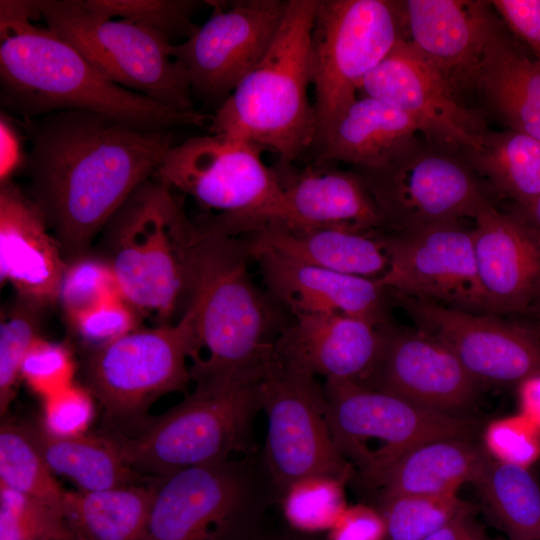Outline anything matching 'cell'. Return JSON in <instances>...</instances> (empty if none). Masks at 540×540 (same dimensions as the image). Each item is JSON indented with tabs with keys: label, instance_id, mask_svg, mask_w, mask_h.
<instances>
[{
	"label": "cell",
	"instance_id": "cell-1",
	"mask_svg": "<svg viewBox=\"0 0 540 540\" xmlns=\"http://www.w3.org/2000/svg\"><path fill=\"white\" fill-rule=\"evenodd\" d=\"M30 142L27 194L67 261L89 245L132 192L156 173L175 144L171 130L140 131L90 111L22 121Z\"/></svg>",
	"mask_w": 540,
	"mask_h": 540
},
{
	"label": "cell",
	"instance_id": "cell-2",
	"mask_svg": "<svg viewBox=\"0 0 540 540\" xmlns=\"http://www.w3.org/2000/svg\"><path fill=\"white\" fill-rule=\"evenodd\" d=\"M35 1L0 2V102L22 121L59 111H90L140 131L209 130L212 116L180 111L106 77L73 45L36 26Z\"/></svg>",
	"mask_w": 540,
	"mask_h": 540
},
{
	"label": "cell",
	"instance_id": "cell-3",
	"mask_svg": "<svg viewBox=\"0 0 540 540\" xmlns=\"http://www.w3.org/2000/svg\"><path fill=\"white\" fill-rule=\"evenodd\" d=\"M198 228L192 298L198 304L199 354L192 360L191 378L222 382L260 377L291 320L280 303L254 284L243 239Z\"/></svg>",
	"mask_w": 540,
	"mask_h": 540
},
{
	"label": "cell",
	"instance_id": "cell-4",
	"mask_svg": "<svg viewBox=\"0 0 540 540\" xmlns=\"http://www.w3.org/2000/svg\"><path fill=\"white\" fill-rule=\"evenodd\" d=\"M173 189L143 182L103 228L106 255L122 298L139 314L166 324L194 290L199 228Z\"/></svg>",
	"mask_w": 540,
	"mask_h": 540
},
{
	"label": "cell",
	"instance_id": "cell-5",
	"mask_svg": "<svg viewBox=\"0 0 540 540\" xmlns=\"http://www.w3.org/2000/svg\"><path fill=\"white\" fill-rule=\"evenodd\" d=\"M319 0H288L280 28L260 62L212 115L209 131L251 142L292 165L314 146L308 98L311 35Z\"/></svg>",
	"mask_w": 540,
	"mask_h": 540
},
{
	"label": "cell",
	"instance_id": "cell-6",
	"mask_svg": "<svg viewBox=\"0 0 540 540\" xmlns=\"http://www.w3.org/2000/svg\"><path fill=\"white\" fill-rule=\"evenodd\" d=\"M260 379L196 382L191 394L163 414L104 423L100 435L134 471L150 478L229 460L251 442L261 410Z\"/></svg>",
	"mask_w": 540,
	"mask_h": 540
},
{
	"label": "cell",
	"instance_id": "cell-7",
	"mask_svg": "<svg viewBox=\"0 0 540 540\" xmlns=\"http://www.w3.org/2000/svg\"><path fill=\"white\" fill-rule=\"evenodd\" d=\"M262 148L219 134L195 136L174 144L154 177L217 211L201 225L231 236L243 235L277 218L282 190Z\"/></svg>",
	"mask_w": 540,
	"mask_h": 540
},
{
	"label": "cell",
	"instance_id": "cell-8",
	"mask_svg": "<svg viewBox=\"0 0 540 540\" xmlns=\"http://www.w3.org/2000/svg\"><path fill=\"white\" fill-rule=\"evenodd\" d=\"M404 39L403 1L319 0L311 35L318 151L357 99L363 79Z\"/></svg>",
	"mask_w": 540,
	"mask_h": 540
},
{
	"label": "cell",
	"instance_id": "cell-9",
	"mask_svg": "<svg viewBox=\"0 0 540 540\" xmlns=\"http://www.w3.org/2000/svg\"><path fill=\"white\" fill-rule=\"evenodd\" d=\"M323 391L337 449L373 487L414 447L438 438H473L480 426L470 416L436 412L350 380L327 379Z\"/></svg>",
	"mask_w": 540,
	"mask_h": 540
},
{
	"label": "cell",
	"instance_id": "cell-10",
	"mask_svg": "<svg viewBox=\"0 0 540 540\" xmlns=\"http://www.w3.org/2000/svg\"><path fill=\"white\" fill-rule=\"evenodd\" d=\"M46 27L114 83L180 111H195L188 76L164 35L124 19L99 17L79 0H39Z\"/></svg>",
	"mask_w": 540,
	"mask_h": 540
},
{
	"label": "cell",
	"instance_id": "cell-11",
	"mask_svg": "<svg viewBox=\"0 0 540 540\" xmlns=\"http://www.w3.org/2000/svg\"><path fill=\"white\" fill-rule=\"evenodd\" d=\"M197 315L191 298L177 323L137 328L91 351L84 368L86 389L104 407V423L143 417L158 398L186 388L192 380L187 359L199 354Z\"/></svg>",
	"mask_w": 540,
	"mask_h": 540
},
{
	"label": "cell",
	"instance_id": "cell-12",
	"mask_svg": "<svg viewBox=\"0 0 540 540\" xmlns=\"http://www.w3.org/2000/svg\"><path fill=\"white\" fill-rule=\"evenodd\" d=\"M270 490L263 464L250 459L157 477L147 540H242Z\"/></svg>",
	"mask_w": 540,
	"mask_h": 540
},
{
	"label": "cell",
	"instance_id": "cell-13",
	"mask_svg": "<svg viewBox=\"0 0 540 540\" xmlns=\"http://www.w3.org/2000/svg\"><path fill=\"white\" fill-rule=\"evenodd\" d=\"M354 170L394 232L459 223L490 202L463 151L426 138L378 167Z\"/></svg>",
	"mask_w": 540,
	"mask_h": 540
},
{
	"label": "cell",
	"instance_id": "cell-14",
	"mask_svg": "<svg viewBox=\"0 0 540 540\" xmlns=\"http://www.w3.org/2000/svg\"><path fill=\"white\" fill-rule=\"evenodd\" d=\"M259 393L267 418L262 464L275 495L310 475L351 479L355 470L334 443L323 386L314 375L285 362L273 348Z\"/></svg>",
	"mask_w": 540,
	"mask_h": 540
},
{
	"label": "cell",
	"instance_id": "cell-15",
	"mask_svg": "<svg viewBox=\"0 0 540 540\" xmlns=\"http://www.w3.org/2000/svg\"><path fill=\"white\" fill-rule=\"evenodd\" d=\"M211 16L173 56L185 70L192 96L220 105L271 46L288 0L210 2Z\"/></svg>",
	"mask_w": 540,
	"mask_h": 540
},
{
	"label": "cell",
	"instance_id": "cell-16",
	"mask_svg": "<svg viewBox=\"0 0 540 540\" xmlns=\"http://www.w3.org/2000/svg\"><path fill=\"white\" fill-rule=\"evenodd\" d=\"M388 257L377 278L389 292L449 307L487 313L474 255L472 230L459 223L383 235Z\"/></svg>",
	"mask_w": 540,
	"mask_h": 540
},
{
	"label": "cell",
	"instance_id": "cell-17",
	"mask_svg": "<svg viewBox=\"0 0 540 540\" xmlns=\"http://www.w3.org/2000/svg\"><path fill=\"white\" fill-rule=\"evenodd\" d=\"M389 293L416 327L447 345L478 383L518 385L540 374L536 332L487 313Z\"/></svg>",
	"mask_w": 540,
	"mask_h": 540
},
{
	"label": "cell",
	"instance_id": "cell-18",
	"mask_svg": "<svg viewBox=\"0 0 540 540\" xmlns=\"http://www.w3.org/2000/svg\"><path fill=\"white\" fill-rule=\"evenodd\" d=\"M359 90L407 113L424 138L465 150L480 145L483 115L408 40H400Z\"/></svg>",
	"mask_w": 540,
	"mask_h": 540
},
{
	"label": "cell",
	"instance_id": "cell-19",
	"mask_svg": "<svg viewBox=\"0 0 540 540\" xmlns=\"http://www.w3.org/2000/svg\"><path fill=\"white\" fill-rule=\"evenodd\" d=\"M378 360L360 383L424 408L456 416L473 404L479 383L451 349L416 328L382 325Z\"/></svg>",
	"mask_w": 540,
	"mask_h": 540
},
{
	"label": "cell",
	"instance_id": "cell-20",
	"mask_svg": "<svg viewBox=\"0 0 540 540\" xmlns=\"http://www.w3.org/2000/svg\"><path fill=\"white\" fill-rule=\"evenodd\" d=\"M408 41L463 94L493 38L504 29L489 1L405 0Z\"/></svg>",
	"mask_w": 540,
	"mask_h": 540
},
{
	"label": "cell",
	"instance_id": "cell-21",
	"mask_svg": "<svg viewBox=\"0 0 540 540\" xmlns=\"http://www.w3.org/2000/svg\"><path fill=\"white\" fill-rule=\"evenodd\" d=\"M472 229L477 274L487 313H519L540 295V237L491 202Z\"/></svg>",
	"mask_w": 540,
	"mask_h": 540
},
{
	"label": "cell",
	"instance_id": "cell-22",
	"mask_svg": "<svg viewBox=\"0 0 540 540\" xmlns=\"http://www.w3.org/2000/svg\"><path fill=\"white\" fill-rule=\"evenodd\" d=\"M40 208L12 179L0 183V280L37 306L58 301L67 266Z\"/></svg>",
	"mask_w": 540,
	"mask_h": 540
},
{
	"label": "cell",
	"instance_id": "cell-23",
	"mask_svg": "<svg viewBox=\"0 0 540 540\" xmlns=\"http://www.w3.org/2000/svg\"><path fill=\"white\" fill-rule=\"evenodd\" d=\"M267 292L292 316L344 315L375 325L386 321V293L377 279L336 272L266 251L249 252Z\"/></svg>",
	"mask_w": 540,
	"mask_h": 540
},
{
	"label": "cell",
	"instance_id": "cell-24",
	"mask_svg": "<svg viewBox=\"0 0 540 540\" xmlns=\"http://www.w3.org/2000/svg\"><path fill=\"white\" fill-rule=\"evenodd\" d=\"M382 325L344 315H296L274 344L285 362L314 376L363 383L382 347Z\"/></svg>",
	"mask_w": 540,
	"mask_h": 540
},
{
	"label": "cell",
	"instance_id": "cell-25",
	"mask_svg": "<svg viewBox=\"0 0 540 540\" xmlns=\"http://www.w3.org/2000/svg\"><path fill=\"white\" fill-rule=\"evenodd\" d=\"M273 168L282 190L274 221L291 226L386 229L371 192L355 170L330 168L324 163L300 170L279 164Z\"/></svg>",
	"mask_w": 540,
	"mask_h": 540
},
{
	"label": "cell",
	"instance_id": "cell-26",
	"mask_svg": "<svg viewBox=\"0 0 540 540\" xmlns=\"http://www.w3.org/2000/svg\"><path fill=\"white\" fill-rule=\"evenodd\" d=\"M384 234L345 227L266 222L245 234L248 251H266L302 264L377 279L388 267Z\"/></svg>",
	"mask_w": 540,
	"mask_h": 540
},
{
	"label": "cell",
	"instance_id": "cell-27",
	"mask_svg": "<svg viewBox=\"0 0 540 540\" xmlns=\"http://www.w3.org/2000/svg\"><path fill=\"white\" fill-rule=\"evenodd\" d=\"M471 90L508 128L540 141V61L505 29L488 45Z\"/></svg>",
	"mask_w": 540,
	"mask_h": 540
},
{
	"label": "cell",
	"instance_id": "cell-28",
	"mask_svg": "<svg viewBox=\"0 0 540 540\" xmlns=\"http://www.w3.org/2000/svg\"><path fill=\"white\" fill-rule=\"evenodd\" d=\"M418 133V126L407 113L365 95L341 117L316 163L341 161L354 168L378 167L412 143Z\"/></svg>",
	"mask_w": 540,
	"mask_h": 540
},
{
	"label": "cell",
	"instance_id": "cell-29",
	"mask_svg": "<svg viewBox=\"0 0 540 540\" xmlns=\"http://www.w3.org/2000/svg\"><path fill=\"white\" fill-rule=\"evenodd\" d=\"M488 454L472 438H438L402 455L377 481L379 499L447 496L473 483Z\"/></svg>",
	"mask_w": 540,
	"mask_h": 540
},
{
	"label": "cell",
	"instance_id": "cell-30",
	"mask_svg": "<svg viewBox=\"0 0 540 540\" xmlns=\"http://www.w3.org/2000/svg\"><path fill=\"white\" fill-rule=\"evenodd\" d=\"M22 425L51 471L69 477L81 490L119 488L153 479L134 471L114 444L100 434L57 436L42 424L27 421Z\"/></svg>",
	"mask_w": 540,
	"mask_h": 540
},
{
	"label": "cell",
	"instance_id": "cell-31",
	"mask_svg": "<svg viewBox=\"0 0 540 540\" xmlns=\"http://www.w3.org/2000/svg\"><path fill=\"white\" fill-rule=\"evenodd\" d=\"M154 491L155 478L99 491H68L65 519L77 540H147Z\"/></svg>",
	"mask_w": 540,
	"mask_h": 540
},
{
	"label": "cell",
	"instance_id": "cell-32",
	"mask_svg": "<svg viewBox=\"0 0 540 540\" xmlns=\"http://www.w3.org/2000/svg\"><path fill=\"white\" fill-rule=\"evenodd\" d=\"M462 151L471 168L516 206L540 196V141L535 138L510 128L486 129L477 148Z\"/></svg>",
	"mask_w": 540,
	"mask_h": 540
},
{
	"label": "cell",
	"instance_id": "cell-33",
	"mask_svg": "<svg viewBox=\"0 0 540 540\" xmlns=\"http://www.w3.org/2000/svg\"><path fill=\"white\" fill-rule=\"evenodd\" d=\"M473 484L508 540H540V484L530 468L488 456Z\"/></svg>",
	"mask_w": 540,
	"mask_h": 540
},
{
	"label": "cell",
	"instance_id": "cell-34",
	"mask_svg": "<svg viewBox=\"0 0 540 540\" xmlns=\"http://www.w3.org/2000/svg\"><path fill=\"white\" fill-rule=\"evenodd\" d=\"M22 423L5 420L0 427V485L32 497L65 518L68 491L54 478Z\"/></svg>",
	"mask_w": 540,
	"mask_h": 540
},
{
	"label": "cell",
	"instance_id": "cell-35",
	"mask_svg": "<svg viewBox=\"0 0 540 540\" xmlns=\"http://www.w3.org/2000/svg\"><path fill=\"white\" fill-rule=\"evenodd\" d=\"M346 481L310 475L290 484L279 496L285 520L302 533L330 530L347 508Z\"/></svg>",
	"mask_w": 540,
	"mask_h": 540
},
{
	"label": "cell",
	"instance_id": "cell-36",
	"mask_svg": "<svg viewBox=\"0 0 540 540\" xmlns=\"http://www.w3.org/2000/svg\"><path fill=\"white\" fill-rule=\"evenodd\" d=\"M386 540H424L450 520L473 514L474 507L457 494L396 496L379 499Z\"/></svg>",
	"mask_w": 540,
	"mask_h": 540
},
{
	"label": "cell",
	"instance_id": "cell-37",
	"mask_svg": "<svg viewBox=\"0 0 540 540\" xmlns=\"http://www.w3.org/2000/svg\"><path fill=\"white\" fill-rule=\"evenodd\" d=\"M91 13L107 18L129 20L147 26L169 41L189 38L196 28L193 15L203 4L195 0H79Z\"/></svg>",
	"mask_w": 540,
	"mask_h": 540
},
{
	"label": "cell",
	"instance_id": "cell-38",
	"mask_svg": "<svg viewBox=\"0 0 540 540\" xmlns=\"http://www.w3.org/2000/svg\"><path fill=\"white\" fill-rule=\"evenodd\" d=\"M41 307L17 297L1 310L0 321V413L12 403L24 357L39 337Z\"/></svg>",
	"mask_w": 540,
	"mask_h": 540
},
{
	"label": "cell",
	"instance_id": "cell-39",
	"mask_svg": "<svg viewBox=\"0 0 540 540\" xmlns=\"http://www.w3.org/2000/svg\"><path fill=\"white\" fill-rule=\"evenodd\" d=\"M0 540H77L66 519L44 503L0 485Z\"/></svg>",
	"mask_w": 540,
	"mask_h": 540
},
{
	"label": "cell",
	"instance_id": "cell-40",
	"mask_svg": "<svg viewBox=\"0 0 540 540\" xmlns=\"http://www.w3.org/2000/svg\"><path fill=\"white\" fill-rule=\"evenodd\" d=\"M115 297L122 296L103 256L85 253L67 261L57 302L68 320Z\"/></svg>",
	"mask_w": 540,
	"mask_h": 540
},
{
	"label": "cell",
	"instance_id": "cell-41",
	"mask_svg": "<svg viewBox=\"0 0 540 540\" xmlns=\"http://www.w3.org/2000/svg\"><path fill=\"white\" fill-rule=\"evenodd\" d=\"M482 438L484 450L497 461L530 468L540 459V428L520 413L491 421Z\"/></svg>",
	"mask_w": 540,
	"mask_h": 540
},
{
	"label": "cell",
	"instance_id": "cell-42",
	"mask_svg": "<svg viewBox=\"0 0 540 540\" xmlns=\"http://www.w3.org/2000/svg\"><path fill=\"white\" fill-rule=\"evenodd\" d=\"M74 368L66 345L37 337L24 357L20 376L35 393L47 398L72 385Z\"/></svg>",
	"mask_w": 540,
	"mask_h": 540
},
{
	"label": "cell",
	"instance_id": "cell-43",
	"mask_svg": "<svg viewBox=\"0 0 540 540\" xmlns=\"http://www.w3.org/2000/svg\"><path fill=\"white\" fill-rule=\"evenodd\" d=\"M139 314L122 297L109 299L68 320L91 351L103 348L138 328Z\"/></svg>",
	"mask_w": 540,
	"mask_h": 540
},
{
	"label": "cell",
	"instance_id": "cell-44",
	"mask_svg": "<svg viewBox=\"0 0 540 540\" xmlns=\"http://www.w3.org/2000/svg\"><path fill=\"white\" fill-rule=\"evenodd\" d=\"M93 411L92 394L72 384L44 398L42 425L57 436L81 435L88 427Z\"/></svg>",
	"mask_w": 540,
	"mask_h": 540
},
{
	"label": "cell",
	"instance_id": "cell-45",
	"mask_svg": "<svg viewBox=\"0 0 540 540\" xmlns=\"http://www.w3.org/2000/svg\"><path fill=\"white\" fill-rule=\"evenodd\" d=\"M503 24L540 61V0L489 1Z\"/></svg>",
	"mask_w": 540,
	"mask_h": 540
},
{
	"label": "cell",
	"instance_id": "cell-46",
	"mask_svg": "<svg viewBox=\"0 0 540 540\" xmlns=\"http://www.w3.org/2000/svg\"><path fill=\"white\" fill-rule=\"evenodd\" d=\"M328 532V540H386L381 512L364 504L347 506Z\"/></svg>",
	"mask_w": 540,
	"mask_h": 540
},
{
	"label": "cell",
	"instance_id": "cell-47",
	"mask_svg": "<svg viewBox=\"0 0 540 540\" xmlns=\"http://www.w3.org/2000/svg\"><path fill=\"white\" fill-rule=\"evenodd\" d=\"M7 116V113L1 110L0 183L10 180L12 174L22 168L25 159L20 136Z\"/></svg>",
	"mask_w": 540,
	"mask_h": 540
},
{
	"label": "cell",
	"instance_id": "cell-48",
	"mask_svg": "<svg viewBox=\"0 0 540 540\" xmlns=\"http://www.w3.org/2000/svg\"><path fill=\"white\" fill-rule=\"evenodd\" d=\"M487 535L484 529L472 518V514L456 517L424 540H482Z\"/></svg>",
	"mask_w": 540,
	"mask_h": 540
},
{
	"label": "cell",
	"instance_id": "cell-49",
	"mask_svg": "<svg viewBox=\"0 0 540 540\" xmlns=\"http://www.w3.org/2000/svg\"><path fill=\"white\" fill-rule=\"evenodd\" d=\"M519 413L540 428V374L517 385Z\"/></svg>",
	"mask_w": 540,
	"mask_h": 540
},
{
	"label": "cell",
	"instance_id": "cell-50",
	"mask_svg": "<svg viewBox=\"0 0 540 540\" xmlns=\"http://www.w3.org/2000/svg\"><path fill=\"white\" fill-rule=\"evenodd\" d=\"M540 237V196L525 206H515L512 213Z\"/></svg>",
	"mask_w": 540,
	"mask_h": 540
},
{
	"label": "cell",
	"instance_id": "cell-51",
	"mask_svg": "<svg viewBox=\"0 0 540 540\" xmlns=\"http://www.w3.org/2000/svg\"><path fill=\"white\" fill-rule=\"evenodd\" d=\"M278 540H313V539H309L306 537H286V538H281Z\"/></svg>",
	"mask_w": 540,
	"mask_h": 540
},
{
	"label": "cell",
	"instance_id": "cell-52",
	"mask_svg": "<svg viewBox=\"0 0 540 540\" xmlns=\"http://www.w3.org/2000/svg\"><path fill=\"white\" fill-rule=\"evenodd\" d=\"M535 304H536V309H537L539 317H540V295L538 296Z\"/></svg>",
	"mask_w": 540,
	"mask_h": 540
},
{
	"label": "cell",
	"instance_id": "cell-53",
	"mask_svg": "<svg viewBox=\"0 0 540 540\" xmlns=\"http://www.w3.org/2000/svg\"><path fill=\"white\" fill-rule=\"evenodd\" d=\"M482 540H493V539H490L488 536Z\"/></svg>",
	"mask_w": 540,
	"mask_h": 540
}]
</instances>
